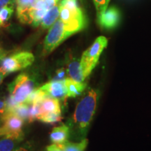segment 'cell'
<instances>
[{
  "mask_svg": "<svg viewBox=\"0 0 151 151\" xmlns=\"http://www.w3.org/2000/svg\"><path fill=\"white\" fill-rule=\"evenodd\" d=\"M98 99V92L95 90L90 89L79 100L73 116L68 123L70 130V137L79 141L86 139L95 113Z\"/></svg>",
  "mask_w": 151,
  "mask_h": 151,
  "instance_id": "obj_1",
  "label": "cell"
},
{
  "mask_svg": "<svg viewBox=\"0 0 151 151\" xmlns=\"http://www.w3.org/2000/svg\"><path fill=\"white\" fill-rule=\"evenodd\" d=\"M108 40L105 37H99L82 55L81 67L85 78L88 77L99 62L104 49L107 46Z\"/></svg>",
  "mask_w": 151,
  "mask_h": 151,
  "instance_id": "obj_2",
  "label": "cell"
},
{
  "mask_svg": "<svg viewBox=\"0 0 151 151\" xmlns=\"http://www.w3.org/2000/svg\"><path fill=\"white\" fill-rule=\"evenodd\" d=\"M60 18L63 22L65 30L69 37L86 27V19L80 7L69 9L60 5Z\"/></svg>",
  "mask_w": 151,
  "mask_h": 151,
  "instance_id": "obj_3",
  "label": "cell"
},
{
  "mask_svg": "<svg viewBox=\"0 0 151 151\" xmlns=\"http://www.w3.org/2000/svg\"><path fill=\"white\" fill-rule=\"evenodd\" d=\"M36 83L27 73H20L9 85L10 97L16 104L23 103L29 94L35 89Z\"/></svg>",
  "mask_w": 151,
  "mask_h": 151,
  "instance_id": "obj_4",
  "label": "cell"
},
{
  "mask_svg": "<svg viewBox=\"0 0 151 151\" xmlns=\"http://www.w3.org/2000/svg\"><path fill=\"white\" fill-rule=\"evenodd\" d=\"M69 37L61 19L58 18L50 27L43 43V55L50 54L61 43Z\"/></svg>",
  "mask_w": 151,
  "mask_h": 151,
  "instance_id": "obj_5",
  "label": "cell"
},
{
  "mask_svg": "<svg viewBox=\"0 0 151 151\" xmlns=\"http://www.w3.org/2000/svg\"><path fill=\"white\" fill-rule=\"evenodd\" d=\"M34 61L35 56L32 52L22 51L6 57L1 61L0 67L9 74L29 67Z\"/></svg>",
  "mask_w": 151,
  "mask_h": 151,
  "instance_id": "obj_6",
  "label": "cell"
},
{
  "mask_svg": "<svg viewBox=\"0 0 151 151\" xmlns=\"http://www.w3.org/2000/svg\"><path fill=\"white\" fill-rule=\"evenodd\" d=\"M0 118L2 122L0 127V137L10 135L24 137L22 132L24 120L22 118L8 109Z\"/></svg>",
  "mask_w": 151,
  "mask_h": 151,
  "instance_id": "obj_7",
  "label": "cell"
},
{
  "mask_svg": "<svg viewBox=\"0 0 151 151\" xmlns=\"http://www.w3.org/2000/svg\"><path fill=\"white\" fill-rule=\"evenodd\" d=\"M120 18V12L116 6H111L106 9L103 14L97 16L99 25L105 29H113L118 27Z\"/></svg>",
  "mask_w": 151,
  "mask_h": 151,
  "instance_id": "obj_8",
  "label": "cell"
},
{
  "mask_svg": "<svg viewBox=\"0 0 151 151\" xmlns=\"http://www.w3.org/2000/svg\"><path fill=\"white\" fill-rule=\"evenodd\" d=\"M65 80L50 81L43 85L40 88L46 92L48 97L55 98L60 101H65L68 97Z\"/></svg>",
  "mask_w": 151,
  "mask_h": 151,
  "instance_id": "obj_9",
  "label": "cell"
},
{
  "mask_svg": "<svg viewBox=\"0 0 151 151\" xmlns=\"http://www.w3.org/2000/svg\"><path fill=\"white\" fill-rule=\"evenodd\" d=\"M67 73L68 78L73 79L77 82L83 83L86 78L83 74L82 69L81 67V60L73 59L69 62L67 65Z\"/></svg>",
  "mask_w": 151,
  "mask_h": 151,
  "instance_id": "obj_10",
  "label": "cell"
},
{
  "mask_svg": "<svg viewBox=\"0 0 151 151\" xmlns=\"http://www.w3.org/2000/svg\"><path fill=\"white\" fill-rule=\"evenodd\" d=\"M69 137H70V130L69 126L62 124L52 129L50 134V139L52 143L60 144L67 141Z\"/></svg>",
  "mask_w": 151,
  "mask_h": 151,
  "instance_id": "obj_11",
  "label": "cell"
},
{
  "mask_svg": "<svg viewBox=\"0 0 151 151\" xmlns=\"http://www.w3.org/2000/svg\"><path fill=\"white\" fill-rule=\"evenodd\" d=\"M65 85L67 90L68 97H76L83 92L86 88V83H80L70 78H65Z\"/></svg>",
  "mask_w": 151,
  "mask_h": 151,
  "instance_id": "obj_12",
  "label": "cell"
},
{
  "mask_svg": "<svg viewBox=\"0 0 151 151\" xmlns=\"http://www.w3.org/2000/svg\"><path fill=\"white\" fill-rule=\"evenodd\" d=\"M34 0H15L16 4V14L18 20L22 23L27 22V14Z\"/></svg>",
  "mask_w": 151,
  "mask_h": 151,
  "instance_id": "obj_13",
  "label": "cell"
},
{
  "mask_svg": "<svg viewBox=\"0 0 151 151\" xmlns=\"http://www.w3.org/2000/svg\"><path fill=\"white\" fill-rule=\"evenodd\" d=\"M42 113H62L61 105L59 99L50 97H46L41 103Z\"/></svg>",
  "mask_w": 151,
  "mask_h": 151,
  "instance_id": "obj_14",
  "label": "cell"
},
{
  "mask_svg": "<svg viewBox=\"0 0 151 151\" xmlns=\"http://www.w3.org/2000/svg\"><path fill=\"white\" fill-rule=\"evenodd\" d=\"M60 5L57 4L54 6L52 8L49 9L44 18L41 21V26L43 29H46L50 28L53 24L60 16Z\"/></svg>",
  "mask_w": 151,
  "mask_h": 151,
  "instance_id": "obj_15",
  "label": "cell"
},
{
  "mask_svg": "<svg viewBox=\"0 0 151 151\" xmlns=\"http://www.w3.org/2000/svg\"><path fill=\"white\" fill-rule=\"evenodd\" d=\"M46 97H48L47 94L40 88H35L29 94L23 103H26L29 105L34 104H41Z\"/></svg>",
  "mask_w": 151,
  "mask_h": 151,
  "instance_id": "obj_16",
  "label": "cell"
},
{
  "mask_svg": "<svg viewBox=\"0 0 151 151\" xmlns=\"http://www.w3.org/2000/svg\"><path fill=\"white\" fill-rule=\"evenodd\" d=\"M60 144L64 151H85L88 144V141L86 139H83L78 143H73L67 141Z\"/></svg>",
  "mask_w": 151,
  "mask_h": 151,
  "instance_id": "obj_17",
  "label": "cell"
},
{
  "mask_svg": "<svg viewBox=\"0 0 151 151\" xmlns=\"http://www.w3.org/2000/svg\"><path fill=\"white\" fill-rule=\"evenodd\" d=\"M14 14L13 6H6L0 9V27H6L9 25V20Z\"/></svg>",
  "mask_w": 151,
  "mask_h": 151,
  "instance_id": "obj_18",
  "label": "cell"
},
{
  "mask_svg": "<svg viewBox=\"0 0 151 151\" xmlns=\"http://www.w3.org/2000/svg\"><path fill=\"white\" fill-rule=\"evenodd\" d=\"M13 111L16 113L17 116H18L20 118H22L24 121L27 120L28 121V118H29V105L26 103H20L16 104L12 109H8Z\"/></svg>",
  "mask_w": 151,
  "mask_h": 151,
  "instance_id": "obj_19",
  "label": "cell"
},
{
  "mask_svg": "<svg viewBox=\"0 0 151 151\" xmlns=\"http://www.w3.org/2000/svg\"><path fill=\"white\" fill-rule=\"evenodd\" d=\"M62 118V113H48L41 115L38 118V120H40L45 123L54 124L60 122Z\"/></svg>",
  "mask_w": 151,
  "mask_h": 151,
  "instance_id": "obj_20",
  "label": "cell"
},
{
  "mask_svg": "<svg viewBox=\"0 0 151 151\" xmlns=\"http://www.w3.org/2000/svg\"><path fill=\"white\" fill-rule=\"evenodd\" d=\"M110 0H94V5L97 11V16L103 14L107 9Z\"/></svg>",
  "mask_w": 151,
  "mask_h": 151,
  "instance_id": "obj_21",
  "label": "cell"
},
{
  "mask_svg": "<svg viewBox=\"0 0 151 151\" xmlns=\"http://www.w3.org/2000/svg\"><path fill=\"white\" fill-rule=\"evenodd\" d=\"M56 74L55 76L53 79L51 81H62L65 80V78H67V70H65L64 68H61V69H58L56 71Z\"/></svg>",
  "mask_w": 151,
  "mask_h": 151,
  "instance_id": "obj_22",
  "label": "cell"
},
{
  "mask_svg": "<svg viewBox=\"0 0 151 151\" xmlns=\"http://www.w3.org/2000/svg\"><path fill=\"white\" fill-rule=\"evenodd\" d=\"M46 151H64L63 149L62 148L60 144H55V143H52L50 146H47Z\"/></svg>",
  "mask_w": 151,
  "mask_h": 151,
  "instance_id": "obj_23",
  "label": "cell"
},
{
  "mask_svg": "<svg viewBox=\"0 0 151 151\" xmlns=\"http://www.w3.org/2000/svg\"><path fill=\"white\" fill-rule=\"evenodd\" d=\"M7 111L6 101L0 99V117L3 116Z\"/></svg>",
  "mask_w": 151,
  "mask_h": 151,
  "instance_id": "obj_24",
  "label": "cell"
},
{
  "mask_svg": "<svg viewBox=\"0 0 151 151\" xmlns=\"http://www.w3.org/2000/svg\"><path fill=\"white\" fill-rule=\"evenodd\" d=\"M14 3H15V0H0V9L6 6H13Z\"/></svg>",
  "mask_w": 151,
  "mask_h": 151,
  "instance_id": "obj_25",
  "label": "cell"
},
{
  "mask_svg": "<svg viewBox=\"0 0 151 151\" xmlns=\"http://www.w3.org/2000/svg\"><path fill=\"white\" fill-rule=\"evenodd\" d=\"M7 75H8V73L6 72L2 68L0 67V85L2 83L4 79V78Z\"/></svg>",
  "mask_w": 151,
  "mask_h": 151,
  "instance_id": "obj_26",
  "label": "cell"
},
{
  "mask_svg": "<svg viewBox=\"0 0 151 151\" xmlns=\"http://www.w3.org/2000/svg\"><path fill=\"white\" fill-rule=\"evenodd\" d=\"M6 55H7V52L1 46V45H0V60L2 61L4 58L6 57Z\"/></svg>",
  "mask_w": 151,
  "mask_h": 151,
  "instance_id": "obj_27",
  "label": "cell"
},
{
  "mask_svg": "<svg viewBox=\"0 0 151 151\" xmlns=\"http://www.w3.org/2000/svg\"><path fill=\"white\" fill-rule=\"evenodd\" d=\"M12 151H29V150L27 148H24V147H18V148H16Z\"/></svg>",
  "mask_w": 151,
  "mask_h": 151,
  "instance_id": "obj_28",
  "label": "cell"
},
{
  "mask_svg": "<svg viewBox=\"0 0 151 151\" xmlns=\"http://www.w3.org/2000/svg\"><path fill=\"white\" fill-rule=\"evenodd\" d=\"M1 124H2V122H1V118H0V127H1Z\"/></svg>",
  "mask_w": 151,
  "mask_h": 151,
  "instance_id": "obj_29",
  "label": "cell"
},
{
  "mask_svg": "<svg viewBox=\"0 0 151 151\" xmlns=\"http://www.w3.org/2000/svg\"><path fill=\"white\" fill-rule=\"evenodd\" d=\"M1 60H0V65H1Z\"/></svg>",
  "mask_w": 151,
  "mask_h": 151,
  "instance_id": "obj_30",
  "label": "cell"
}]
</instances>
